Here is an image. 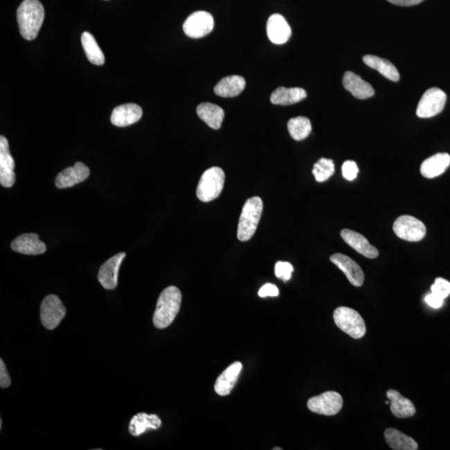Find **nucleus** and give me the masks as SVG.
<instances>
[{"mask_svg":"<svg viewBox=\"0 0 450 450\" xmlns=\"http://www.w3.org/2000/svg\"><path fill=\"white\" fill-rule=\"evenodd\" d=\"M44 19V9L39 0H24L17 10L19 32L24 39H35Z\"/></svg>","mask_w":450,"mask_h":450,"instance_id":"obj_1","label":"nucleus"},{"mask_svg":"<svg viewBox=\"0 0 450 450\" xmlns=\"http://www.w3.org/2000/svg\"><path fill=\"white\" fill-rule=\"evenodd\" d=\"M182 294L175 286H170L161 294L153 321L157 329H165L174 322L181 306Z\"/></svg>","mask_w":450,"mask_h":450,"instance_id":"obj_2","label":"nucleus"},{"mask_svg":"<svg viewBox=\"0 0 450 450\" xmlns=\"http://www.w3.org/2000/svg\"><path fill=\"white\" fill-rule=\"evenodd\" d=\"M263 208V201L260 197H253L245 202L237 232V236L240 241H248L255 234Z\"/></svg>","mask_w":450,"mask_h":450,"instance_id":"obj_3","label":"nucleus"},{"mask_svg":"<svg viewBox=\"0 0 450 450\" xmlns=\"http://www.w3.org/2000/svg\"><path fill=\"white\" fill-rule=\"evenodd\" d=\"M225 174L222 169L213 167L200 178L197 187V197L202 202H210L219 197L224 189Z\"/></svg>","mask_w":450,"mask_h":450,"instance_id":"obj_4","label":"nucleus"},{"mask_svg":"<svg viewBox=\"0 0 450 450\" xmlns=\"http://www.w3.org/2000/svg\"><path fill=\"white\" fill-rule=\"evenodd\" d=\"M335 325L350 337L359 339L365 336L366 325L357 311L348 307H339L334 312Z\"/></svg>","mask_w":450,"mask_h":450,"instance_id":"obj_5","label":"nucleus"},{"mask_svg":"<svg viewBox=\"0 0 450 450\" xmlns=\"http://www.w3.org/2000/svg\"><path fill=\"white\" fill-rule=\"evenodd\" d=\"M66 314V309L60 298L51 294L44 298L40 308V318L42 325L47 330H55Z\"/></svg>","mask_w":450,"mask_h":450,"instance_id":"obj_6","label":"nucleus"},{"mask_svg":"<svg viewBox=\"0 0 450 450\" xmlns=\"http://www.w3.org/2000/svg\"><path fill=\"white\" fill-rule=\"evenodd\" d=\"M393 228L399 239L410 242H418L426 235V227L423 222L415 217L408 215L399 217L395 220Z\"/></svg>","mask_w":450,"mask_h":450,"instance_id":"obj_7","label":"nucleus"},{"mask_svg":"<svg viewBox=\"0 0 450 450\" xmlns=\"http://www.w3.org/2000/svg\"><path fill=\"white\" fill-rule=\"evenodd\" d=\"M446 100H447V96L443 90L438 88L426 90L417 107V116L427 118L437 116L443 111Z\"/></svg>","mask_w":450,"mask_h":450,"instance_id":"obj_8","label":"nucleus"},{"mask_svg":"<svg viewBox=\"0 0 450 450\" xmlns=\"http://www.w3.org/2000/svg\"><path fill=\"white\" fill-rule=\"evenodd\" d=\"M309 410L315 414L327 416L337 415L343 406L342 396L337 392L328 391L313 397L308 401Z\"/></svg>","mask_w":450,"mask_h":450,"instance_id":"obj_9","label":"nucleus"},{"mask_svg":"<svg viewBox=\"0 0 450 450\" xmlns=\"http://www.w3.org/2000/svg\"><path fill=\"white\" fill-rule=\"evenodd\" d=\"M214 26V19L210 13L197 11L188 17L183 23V30L190 38L199 39L210 34Z\"/></svg>","mask_w":450,"mask_h":450,"instance_id":"obj_10","label":"nucleus"},{"mask_svg":"<svg viewBox=\"0 0 450 450\" xmlns=\"http://www.w3.org/2000/svg\"><path fill=\"white\" fill-rule=\"evenodd\" d=\"M15 163L10 154L9 142L5 136L0 137V183L1 186L10 188L15 185Z\"/></svg>","mask_w":450,"mask_h":450,"instance_id":"obj_11","label":"nucleus"},{"mask_svg":"<svg viewBox=\"0 0 450 450\" xmlns=\"http://www.w3.org/2000/svg\"><path fill=\"white\" fill-rule=\"evenodd\" d=\"M125 256L126 253L124 252L118 253L102 264L98 280L105 289L111 290L117 287L118 269Z\"/></svg>","mask_w":450,"mask_h":450,"instance_id":"obj_12","label":"nucleus"},{"mask_svg":"<svg viewBox=\"0 0 450 450\" xmlns=\"http://www.w3.org/2000/svg\"><path fill=\"white\" fill-rule=\"evenodd\" d=\"M90 170L84 163L77 162L73 167L67 168L57 176L55 186L59 189H67L84 182L89 178Z\"/></svg>","mask_w":450,"mask_h":450,"instance_id":"obj_13","label":"nucleus"},{"mask_svg":"<svg viewBox=\"0 0 450 450\" xmlns=\"http://www.w3.org/2000/svg\"><path fill=\"white\" fill-rule=\"evenodd\" d=\"M330 261L345 273L347 279L356 287H360L365 280L363 270L355 261L342 253H335L330 257Z\"/></svg>","mask_w":450,"mask_h":450,"instance_id":"obj_14","label":"nucleus"},{"mask_svg":"<svg viewBox=\"0 0 450 450\" xmlns=\"http://www.w3.org/2000/svg\"><path fill=\"white\" fill-rule=\"evenodd\" d=\"M343 85L356 99L366 100L375 95V89L371 84L351 71H347L343 75Z\"/></svg>","mask_w":450,"mask_h":450,"instance_id":"obj_15","label":"nucleus"},{"mask_svg":"<svg viewBox=\"0 0 450 450\" xmlns=\"http://www.w3.org/2000/svg\"><path fill=\"white\" fill-rule=\"evenodd\" d=\"M267 35L272 43L283 44L291 37V28L283 16L275 14L270 16L268 19Z\"/></svg>","mask_w":450,"mask_h":450,"instance_id":"obj_16","label":"nucleus"},{"mask_svg":"<svg viewBox=\"0 0 450 450\" xmlns=\"http://www.w3.org/2000/svg\"><path fill=\"white\" fill-rule=\"evenodd\" d=\"M14 251L28 255H38L46 251V245L39 240L36 234H24L17 237L11 244Z\"/></svg>","mask_w":450,"mask_h":450,"instance_id":"obj_17","label":"nucleus"},{"mask_svg":"<svg viewBox=\"0 0 450 450\" xmlns=\"http://www.w3.org/2000/svg\"><path fill=\"white\" fill-rule=\"evenodd\" d=\"M341 237L351 248H353L360 255L369 258V259H375L378 257V249L371 245L369 240L359 233L350 230H343Z\"/></svg>","mask_w":450,"mask_h":450,"instance_id":"obj_18","label":"nucleus"},{"mask_svg":"<svg viewBox=\"0 0 450 450\" xmlns=\"http://www.w3.org/2000/svg\"><path fill=\"white\" fill-rule=\"evenodd\" d=\"M142 114L141 106L135 104L122 105L113 110L111 122L114 125L126 127L140 120Z\"/></svg>","mask_w":450,"mask_h":450,"instance_id":"obj_19","label":"nucleus"},{"mask_svg":"<svg viewBox=\"0 0 450 450\" xmlns=\"http://www.w3.org/2000/svg\"><path fill=\"white\" fill-rule=\"evenodd\" d=\"M242 363L235 362L228 366L216 380L215 390L220 396L231 394L235 384L238 381L239 376L242 370Z\"/></svg>","mask_w":450,"mask_h":450,"instance_id":"obj_20","label":"nucleus"},{"mask_svg":"<svg viewBox=\"0 0 450 450\" xmlns=\"http://www.w3.org/2000/svg\"><path fill=\"white\" fill-rule=\"evenodd\" d=\"M450 165L449 154L440 153L425 159L420 167L421 174L427 179H433L444 173Z\"/></svg>","mask_w":450,"mask_h":450,"instance_id":"obj_21","label":"nucleus"},{"mask_svg":"<svg viewBox=\"0 0 450 450\" xmlns=\"http://www.w3.org/2000/svg\"><path fill=\"white\" fill-rule=\"evenodd\" d=\"M387 398L390 401V411L397 418L405 419L414 416L416 413L414 404L404 398L400 393L395 390H388Z\"/></svg>","mask_w":450,"mask_h":450,"instance_id":"obj_22","label":"nucleus"},{"mask_svg":"<svg viewBox=\"0 0 450 450\" xmlns=\"http://www.w3.org/2000/svg\"><path fill=\"white\" fill-rule=\"evenodd\" d=\"M246 85V82L243 77L232 75L224 78L215 87L216 96L223 98H233L238 96Z\"/></svg>","mask_w":450,"mask_h":450,"instance_id":"obj_23","label":"nucleus"},{"mask_svg":"<svg viewBox=\"0 0 450 450\" xmlns=\"http://www.w3.org/2000/svg\"><path fill=\"white\" fill-rule=\"evenodd\" d=\"M162 421L156 415H148L140 413L134 415L130 420L129 431L133 436H140L148 429H158L161 428Z\"/></svg>","mask_w":450,"mask_h":450,"instance_id":"obj_24","label":"nucleus"},{"mask_svg":"<svg viewBox=\"0 0 450 450\" xmlns=\"http://www.w3.org/2000/svg\"><path fill=\"white\" fill-rule=\"evenodd\" d=\"M307 93L301 88L280 87L270 97L271 103L276 105H291L306 99Z\"/></svg>","mask_w":450,"mask_h":450,"instance_id":"obj_25","label":"nucleus"},{"mask_svg":"<svg viewBox=\"0 0 450 450\" xmlns=\"http://www.w3.org/2000/svg\"><path fill=\"white\" fill-rule=\"evenodd\" d=\"M198 116L214 129H219L224 118V109L211 103L200 104L197 108Z\"/></svg>","mask_w":450,"mask_h":450,"instance_id":"obj_26","label":"nucleus"},{"mask_svg":"<svg viewBox=\"0 0 450 450\" xmlns=\"http://www.w3.org/2000/svg\"><path fill=\"white\" fill-rule=\"evenodd\" d=\"M363 62L368 66L375 69L386 79L394 82H398L400 79L398 69L390 61L380 58L375 55H366L363 58Z\"/></svg>","mask_w":450,"mask_h":450,"instance_id":"obj_27","label":"nucleus"},{"mask_svg":"<svg viewBox=\"0 0 450 450\" xmlns=\"http://www.w3.org/2000/svg\"><path fill=\"white\" fill-rule=\"evenodd\" d=\"M384 438L388 445L394 450H416L419 448L414 439L396 429H387Z\"/></svg>","mask_w":450,"mask_h":450,"instance_id":"obj_28","label":"nucleus"},{"mask_svg":"<svg viewBox=\"0 0 450 450\" xmlns=\"http://www.w3.org/2000/svg\"><path fill=\"white\" fill-rule=\"evenodd\" d=\"M81 42L89 62L96 65L105 64V59L104 53L101 51L95 37L89 32H84L82 35Z\"/></svg>","mask_w":450,"mask_h":450,"instance_id":"obj_29","label":"nucleus"},{"mask_svg":"<svg viewBox=\"0 0 450 450\" xmlns=\"http://www.w3.org/2000/svg\"><path fill=\"white\" fill-rule=\"evenodd\" d=\"M288 129L294 141H301L309 136L312 125L308 118L298 116L291 118L288 123Z\"/></svg>","mask_w":450,"mask_h":450,"instance_id":"obj_30","label":"nucleus"},{"mask_svg":"<svg viewBox=\"0 0 450 450\" xmlns=\"http://www.w3.org/2000/svg\"><path fill=\"white\" fill-rule=\"evenodd\" d=\"M334 173L332 159L322 158L314 165L313 174L318 182H325Z\"/></svg>","mask_w":450,"mask_h":450,"instance_id":"obj_31","label":"nucleus"},{"mask_svg":"<svg viewBox=\"0 0 450 450\" xmlns=\"http://www.w3.org/2000/svg\"><path fill=\"white\" fill-rule=\"evenodd\" d=\"M275 271L277 278L284 281H288L292 276L294 267L289 262L280 261L276 264Z\"/></svg>","mask_w":450,"mask_h":450,"instance_id":"obj_32","label":"nucleus"},{"mask_svg":"<svg viewBox=\"0 0 450 450\" xmlns=\"http://www.w3.org/2000/svg\"><path fill=\"white\" fill-rule=\"evenodd\" d=\"M431 292L442 298H447L450 294V283L449 281L438 278L435 284L431 286Z\"/></svg>","mask_w":450,"mask_h":450,"instance_id":"obj_33","label":"nucleus"},{"mask_svg":"<svg viewBox=\"0 0 450 450\" xmlns=\"http://www.w3.org/2000/svg\"><path fill=\"white\" fill-rule=\"evenodd\" d=\"M342 174L343 178L352 181L357 177L359 174V168L356 163L351 161H348L343 163L342 166Z\"/></svg>","mask_w":450,"mask_h":450,"instance_id":"obj_34","label":"nucleus"},{"mask_svg":"<svg viewBox=\"0 0 450 450\" xmlns=\"http://www.w3.org/2000/svg\"><path fill=\"white\" fill-rule=\"evenodd\" d=\"M280 290L277 286L273 284H266L262 286L259 290V296L265 297H277L279 296Z\"/></svg>","mask_w":450,"mask_h":450,"instance_id":"obj_35","label":"nucleus"},{"mask_svg":"<svg viewBox=\"0 0 450 450\" xmlns=\"http://www.w3.org/2000/svg\"><path fill=\"white\" fill-rule=\"evenodd\" d=\"M10 384L11 379L9 373H8L6 363L1 359V361H0V387L6 388L10 387Z\"/></svg>","mask_w":450,"mask_h":450,"instance_id":"obj_36","label":"nucleus"},{"mask_svg":"<svg viewBox=\"0 0 450 450\" xmlns=\"http://www.w3.org/2000/svg\"><path fill=\"white\" fill-rule=\"evenodd\" d=\"M425 302L429 306L433 309H439L444 304V298L436 296L435 294H429L424 298Z\"/></svg>","mask_w":450,"mask_h":450,"instance_id":"obj_37","label":"nucleus"},{"mask_svg":"<svg viewBox=\"0 0 450 450\" xmlns=\"http://www.w3.org/2000/svg\"><path fill=\"white\" fill-rule=\"evenodd\" d=\"M388 1L393 3V5L408 7L419 5L424 0H388Z\"/></svg>","mask_w":450,"mask_h":450,"instance_id":"obj_38","label":"nucleus"},{"mask_svg":"<svg viewBox=\"0 0 450 450\" xmlns=\"http://www.w3.org/2000/svg\"><path fill=\"white\" fill-rule=\"evenodd\" d=\"M275 449V450H281L282 449H280V448H276V449Z\"/></svg>","mask_w":450,"mask_h":450,"instance_id":"obj_39","label":"nucleus"}]
</instances>
